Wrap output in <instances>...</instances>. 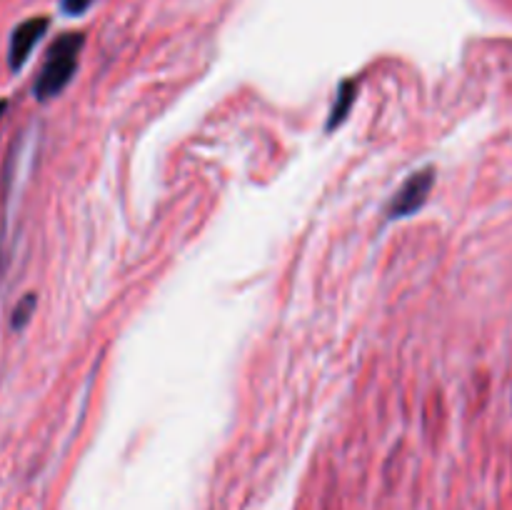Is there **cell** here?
I'll return each mask as SVG.
<instances>
[{"label": "cell", "instance_id": "1", "mask_svg": "<svg viewBox=\"0 0 512 510\" xmlns=\"http://www.w3.org/2000/svg\"><path fill=\"white\" fill-rule=\"evenodd\" d=\"M83 45V33H63L55 38V43L50 45L48 53H45V60L43 65H40V73L33 85V95L40 103H48V100L58 98V95L73 83L75 70H78L80 65Z\"/></svg>", "mask_w": 512, "mask_h": 510}, {"label": "cell", "instance_id": "2", "mask_svg": "<svg viewBox=\"0 0 512 510\" xmlns=\"http://www.w3.org/2000/svg\"><path fill=\"white\" fill-rule=\"evenodd\" d=\"M435 185V168H420L395 190L393 200L388 205V218L400 220L408 218V215H415L430 198V190Z\"/></svg>", "mask_w": 512, "mask_h": 510}, {"label": "cell", "instance_id": "3", "mask_svg": "<svg viewBox=\"0 0 512 510\" xmlns=\"http://www.w3.org/2000/svg\"><path fill=\"white\" fill-rule=\"evenodd\" d=\"M48 18H30L23 20L18 28L10 35V48H8V63L13 73H18L25 63H28L30 53H33L35 45L43 40V35L48 33Z\"/></svg>", "mask_w": 512, "mask_h": 510}, {"label": "cell", "instance_id": "4", "mask_svg": "<svg viewBox=\"0 0 512 510\" xmlns=\"http://www.w3.org/2000/svg\"><path fill=\"white\" fill-rule=\"evenodd\" d=\"M355 98H358V83H355V80H343V83L338 85V93H335V103H333V108H330L328 125H325V130H328V133L330 130L338 128V125L348 118Z\"/></svg>", "mask_w": 512, "mask_h": 510}, {"label": "cell", "instance_id": "5", "mask_svg": "<svg viewBox=\"0 0 512 510\" xmlns=\"http://www.w3.org/2000/svg\"><path fill=\"white\" fill-rule=\"evenodd\" d=\"M35 305H38V298H35V293H28L25 298H20V303L15 305V310H13V320H10L15 330L25 328V323H28L30 315H33Z\"/></svg>", "mask_w": 512, "mask_h": 510}, {"label": "cell", "instance_id": "6", "mask_svg": "<svg viewBox=\"0 0 512 510\" xmlns=\"http://www.w3.org/2000/svg\"><path fill=\"white\" fill-rule=\"evenodd\" d=\"M93 3L95 0H60V8L68 15H83Z\"/></svg>", "mask_w": 512, "mask_h": 510}, {"label": "cell", "instance_id": "7", "mask_svg": "<svg viewBox=\"0 0 512 510\" xmlns=\"http://www.w3.org/2000/svg\"><path fill=\"white\" fill-rule=\"evenodd\" d=\"M5 108H8V100H0V118H3Z\"/></svg>", "mask_w": 512, "mask_h": 510}]
</instances>
